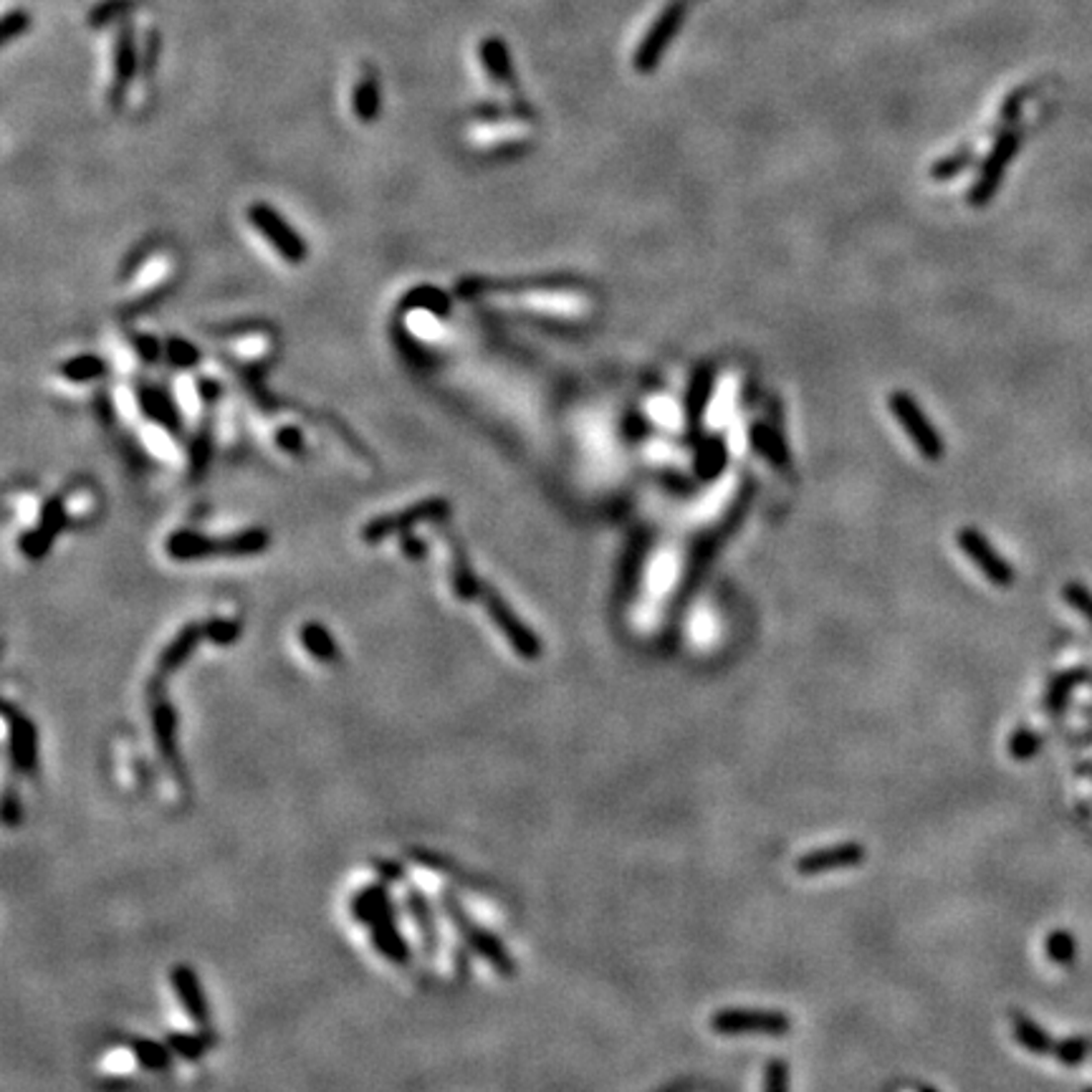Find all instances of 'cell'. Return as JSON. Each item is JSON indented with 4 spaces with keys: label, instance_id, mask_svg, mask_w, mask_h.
<instances>
[{
    "label": "cell",
    "instance_id": "obj_1",
    "mask_svg": "<svg viewBox=\"0 0 1092 1092\" xmlns=\"http://www.w3.org/2000/svg\"><path fill=\"white\" fill-rule=\"evenodd\" d=\"M357 921L367 923L373 928V944L378 946L379 954L384 956L392 964H407L410 961V951H407L405 938L397 933L395 918H392V905H389L387 890H382L379 885L367 887L352 903Z\"/></svg>",
    "mask_w": 1092,
    "mask_h": 1092
},
{
    "label": "cell",
    "instance_id": "obj_2",
    "mask_svg": "<svg viewBox=\"0 0 1092 1092\" xmlns=\"http://www.w3.org/2000/svg\"><path fill=\"white\" fill-rule=\"evenodd\" d=\"M269 544V534L266 532H253L235 534L228 539H210L201 537L195 532H178L172 534L170 542H167V554L172 559L188 561V559H201V556H246V554H258V551L266 549Z\"/></svg>",
    "mask_w": 1092,
    "mask_h": 1092
},
{
    "label": "cell",
    "instance_id": "obj_3",
    "mask_svg": "<svg viewBox=\"0 0 1092 1092\" xmlns=\"http://www.w3.org/2000/svg\"><path fill=\"white\" fill-rule=\"evenodd\" d=\"M688 6L686 0H668L663 11L655 16L652 26L647 29V34L642 36L640 46L635 48V58H632V66L640 74H650V71L658 69V63L663 61L665 51L670 48V43L675 41V36L681 34L683 24H686Z\"/></svg>",
    "mask_w": 1092,
    "mask_h": 1092
},
{
    "label": "cell",
    "instance_id": "obj_4",
    "mask_svg": "<svg viewBox=\"0 0 1092 1092\" xmlns=\"http://www.w3.org/2000/svg\"><path fill=\"white\" fill-rule=\"evenodd\" d=\"M443 908L448 910V918H451L453 926L458 928V933H461V938H463L465 944L473 949V954H478L480 959H486L488 964L501 973V976H514L516 973L514 959H511L506 946L501 944L493 933H488L486 928H480L478 923L470 921L468 915H465V910L461 908V903H458L453 895H443Z\"/></svg>",
    "mask_w": 1092,
    "mask_h": 1092
},
{
    "label": "cell",
    "instance_id": "obj_5",
    "mask_svg": "<svg viewBox=\"0 0 1092 1092\" xmlns=\"http://www.w3.org/2000/svg\"><path fill=\"white\" fill-rule=\"evenodd\" d=\"M711 1030L723 1037H784L792 1030V1019L767 1009H720L711 1017Z\"/></svg>",
    "mask_w": 1092,
    "mask_h": 1092
},
{
    "label": "cell",
    "instance_id": "obj_6",
    "mask_svg": "<svg viewBox=\"0 0 1092 1092\" xmlns=\"http://www.w3.org/2000/svg\"><path fill=\"white\" fill-rule=\"evenodd\" d=\"M887 407H890V412L900 423V428L905 430V435L913 441L915 451L921 453L926 461H938V458L944 456V441H941V435L936 433L931 420L923 415L918 402H915L908 392H892V395L887 397Z\"/></svg>",
    "mask_w": 1092,
    "mask_h": 1092
},
{
    "label": "cell",
    "instance_id": "obj_7",
    "mask_svg": "<svg viewBox=\"0 0 1092 1092\" xmlns=\"http://www.w3.org/2000/svg\"><path fill=\"white\" fill-rule=\"evenodd\" d=\"M1019 142H1022L1019 132H1004L999 139H996L989 157H986L981 170H978L976 183H973V188L968 190V203H971L973 208H984L986 203L994 198L1001 180H1004V172H1007L1009 162L1014 160V155H1017Z\"/></svg>",
    "mask_w": 1092,
    "mask_h": 1092
},
{
    "label": "cell",
    "instance_id": "obj_8",
    "mask_svg": "<svg viewBox=\"0 0 1092 1092\" xmlns=\"http://www.w3.org/2000/svg\"><path fill=\"white\" fill-rule=\"evenodd\" d=\"M478 597L483 600V605H486L488 615H491V620L496 623V628L501 630V632L506 635V640L511 642L516 655H521V658H527V660H537L539 655H542V642H539V637L534 635L527 625L521 623V620L511 613V607L506 605V602L501 600V597L488 587V584H480Z\"/></svg>",
    "mask_w": 1092,
    "mask_h": 1092
},
{
    "label": "cell",
    "instance_id": "obj_9",
    "mask_svg": "<svg viewBox=\"0 0 1092 1092\" xmlns=\"http://www.w3.org/2000/svg\"><path fill=\"white\" fill-rule=\"evenodd\" d=\"M248 220H251V223L271 240V246H274L281 256L287 258V261H292V264H301L303 258H306V243L298 238L296 230H294L292 225H289L271 206H266V203H253V206L248 208Z\"/></svg>",
    "mask_w": 1092,
    "mask_h": 1092
},
{
    "label": "cell",
    "instance_id": "obj_10",
    "mask_svg": "<svg viewBox=\"0 0 1092 1092\" xmlns=\"http://www.w3.org/2000/svg\"><path fill=\"white\" fill-rule=\"evenodd\" d=\"M956 542H959L961 551H964V554L976 564L978 572L984 574L991 584H996V587H1012L1014 579H1017L1012 564H1009V561L1004 559V556H1001L999 551H996L994 546H991V544L976 532V529L971 527L961 529Z\"/></svg>",
    "mask_w": 1092,
    "mask_h": 1092
},
{
    "label": "cell",
    "instance_id": "obj_11",
    "mask_svg": "<svg viewBox=\"0 0 1092 1092\" xmlns=\"http://www.w3.org/2000/svg\"><path fill=\"white\" fill-rule=\"evenodd\" d=\"M3 718L8 723V754H11L13 769L18 774H34L36 767H39V749H36L39 733H36V726L31 723V718H26L11 704H6V709H3Z\"/></svg>",
    "mask_w": 1092,
    "mask_h": 1092
},
{
    "label": "cell",
    "instance_id": "obj_12",
    "mask_svg": "<svg viewBox=\"0 0 1092 1092\" xmlns=\"http://www.w3.org/2000/svg\"><path fill=\"white\" fill-rule=\"evenodd\" d=\"M865 860V847L860 842H840V845L822 847L814 853H806L797 860V873L799 876H824L832 870L855 868Z\"/></svg>",
    "mask_w": 1092,
    "mask_h": 1092
},
{
    "label": "cell",
    "instance_id": "obj_13",
    "mask_svg": "<svg viewBox=\"0 0 1092 1092\" xmlns=\"http://www.w3.org/2000/svg\"><path fill=\"white\" fill-rule=\"evenodd\" d=\"M115 76H112V89H109V99L112 104H120L125 99L126 89L134 81L139 69V56H137V41H134L132 26H122L120 34L115 41Z\"/></svg>",
    "mask_w": 1092,
    "mask_h": 1092
},
{
    "label": "cell",
    "instance_id": "obj_14",
    "mask_svg": "<svg viewBox=\"0 0 1092 1092\" xmlns=\"http://www.w3.org/2000/svg\"><path fill=\"white\" fill-rule=\"evenodd\" d=\"M149 706H152V728H155L157 751L170 764L172 772H180L178 749H175V711H172L170 701L160 691L157 681H152V688H149Z\"/></svg>",
    "mask_w": 1092,
    "mask_h": 1092
},
{
    "label": "cell",
    "instance_id": "obj_15",
    "mask_svg": "<svg viewBox=\"0 0 1092 1092\" xmlns=\"http://www.w3.org/2000/svg\"><path fill=\"white\" fill-rule=\"evenodd\" d=\"M446 514H448L446 501L433 498V501H425V504L400 511V514H389V516H382V519H375L373 524H367V529L362 532V539H367V542H378V539H382L384 534L400 532V529H407L410 524H415V521L438 519V516H446Z\"/></svg>",
    "mask_w": 1092,
    "mask_h": 1092
},
{
    "label": "cell",
    "instance_id": "obj_16",
    "mask_svg": "<svg viewBox=\"0 0 1092 1092\" xmlns=\"http://www.w3.org/2000/svg\"><path fill=\"white\" fill-rule=\"evenodd\" d=\"M172 989L178 994L180 1004H183L185 1014L193 1019L198 1027H208L210 1024V1009H208V999L201 989V981L195 976V971L190 966H175L172 968Z\"/></svg>",
    "mask_w": 1092,
    "mask_h": 1092
},
{
    "label": "cell",
    "instance_id": "obj_17",
    "mask_svg": "<svg viewBox=\"0 0 1092 1092\" xmlns=\"http://www.w3.org/2000/svg\"><path fill=\"white\" fill-rule=\"evenodd\" d=\"M478 58L483 71H486L498 86L516 84L514 56H511V48L504 39H498V36H486V39L478 43Z\"/></svg>",
    "mask_w": 1092,
    "mask_h": 1092
},
{
    "label": "cell",
    "instance_id": "obj_18",
    "mask_svg": "<svg viewBox=\"0 0 1092 1092\" xmlns=\"http://www.w3.org/2000/svg\"><path fill=\"white\" fill-rule=\"evenodd\" d=\"M1090 681V670L1087 668H1069V670H1062V673H1057L1050 681V686H1047V693H1045V711L1050 718H1057V715H1062L1064 711H1067V704H1069V698H1072V693L1077 691V688L1082 686V683Z\"/></svg>",
    "mask_w": 1092,
    "mask_h": 1092
},
{
    "label": "cell",
    "instance_id": "obj_19",
    "mask_svg": "<svg viewBox=\"0 0 1092 1092\" xmlns=\"http://www.w3.org/2000/svg\"><path fill=\"white\" fill-rule=\"evenodd\" d=\"M749 438H751V446H754V451L759 453L764 461H769L774 468L784 470L787 465H790V461H792L790 448L784 446V438L777 433V430L772 428V425H767V423L751 425Z\"/></svg>",
    "mask_w": 1092,
    "mask_h": 1092
},
{
    "label": "cell",
    "instance_id": "obj_20",
    "mask_svg": "<svg viewBox=\"0 0 1092 1092\" xmlns=\"http://www.w3.org/2000/svg\"><path fill=\"white\" fill-rule=\"evenodd\" d=\"M382 107V94H379V81L375 74H362L352 92V112L362 125H373Z\"/></svg>",
    "mask_w": 1092,
    "mask_h": 1092
},
{
    "label": "cell",
    "instance_id": "obj_21",
    "mask_svg": "<svg viewBox=\"0 0 1092 1092\" xmlns=\"http://www.w3.org/2000/svg\"><path fill=\"white\" fill-rule=\"evenodd\" d=\"M1012 1030H1014V1040H1017L1027 1052L1054 1054V1045H1057V1042L1047 1035L1035 1019L1027 1017V1014L1012 1012Z\"/></svg>",
    "mask_w": 1092,
    "mask_h": 1092
},
{
    "label": "cell",
    "instance_id": "obj_22",
    "mask_svg": "<svg viewBox=\"0 0 1092 1092\" xmlns=\"http://www.w3.org/2000/svg\"><path fill=\"white\" fill-rule=\"evenodd\" d=\"M711 389H714V370H711V367H698L691 384H688V397H686V412L693 425H698L701 423V418H704V412L711 400Z\"/></svg>",
    "mask_w": 1092,
    "mask_h": 1092
},
{
    "label": "cell",
    "instance_id": "obj_23",
    "mask_svg": "<svg viewBox=\"0 0 1092 1092\" xmlns=\"http://www.w3.org/2000/svg\"><path fill=\"white\" fill-rule=\"evenodd\" d=\"M407 908H410L412 921H415V926H418L420 938H423L428 954H435V949H438V926H435L433 910H430L428 900L420 895L418 887H412V890L407 892Z\"/></svg>",
    "mask_w": 1092,
    "mask_h": 1092
},
{
    "label": "cell",
    "instance_id": "obj_24",
    "mask_svg": "<svg viewBox=\"0 0 1092 1092\" xmlns=\"http://www.w3.org/2000/svg\"><path fill=\"white\" fill-rule=\"evenodd\" d=\"M203 635H208L206 625H193V628L183 630V632L170 642L165 655H162L160 670H175L183 660H188L190 652L195 650V645H198V640H201Z\"/></svg>",
    "mask_w": 1092,
    "mask_h": 1092
},
{
    "label": "cell",
    "instance_id": "obj_25",
    "mask_svg": "<svg viewBox=\"0 0 1092 1092\" xmlns=\"http://www.w3.org/2000/svg\"><path fill=\"white\" fill-rule=\"evenodd\" d=\"M728 461V451H726V443L720 441L718 435H714V438H709V441L704 443V446L698 448V456H696V470L698 475L704 480H711L715 478V475L723 470V465H726Z\"/></svg>",
    "mask_w": 1092,
    "mask_h": 1092
},
{
    "label": "cell",
    "instance_id": "obj_26",
    "mask_svg": "<svg viewBox=\"0 0 1092 1092\" xmlns=\"http://www.w3.org/2000/svg\"><path fill=\"white\" fill-rule=\"evenodd\" d=\"M139 0H99L97 6L89 11V16H86V24H89V29L99 31V29H107L109 24H115V21H122V18H126L129 13L137 8Z\"/></svg>",
    "mask_w": 1092,
    "mask_h": 1092
},
{
    "label": "cell",
    "instance_id": "obj_27",
    "mask_svg": "<svg viewBox=\"0 0 1092 1092\" xmlns=\"http://www.w3.org/2000/svg\"><path fill=\"white\" fill-rule=\"evenodd\" d=\"M1045 951H1047V959L1052 961V964H1057V966H1069L1077 956V941L1069 931L1057 928V931H1052L1050 936H1047Z\"/></svg>",
    "mask_w": 1092,
    "mask_h": 1092
},
{
    "label": "cell",
    "instance_id": "obj_28",
    "mask_svg": "<svg viewBox=\"0 0 1092 1092\" xmlns=\"http://www.w3.org/2000/svg\"><path fill=\"white\" fill-rule=\"evenodd\" d=\"M301 642L306 645V650L314 655V658L319 660H334V655H337V645H334L332 635L326 632L321 625H303L301 628Z\"/></svg>",
    "mask_w": 1092,
    "mask_h": 1092
},
{
    "label": "cell",
    "instance_id": "obj_29",
    "mask_svg": "<svg viewBox=\"0 0 1092 1092\" xmlns=\"http://www.w3.org/2000/svg\"><path fill=\"white\" fill-rule=\"evenodd\" d=\"M1042 736L1030 726H1019L1009 738V756L1017 761H1030L1040 754Z\"/></svg>",
    "mask_w": 1092,
    "mask_h": 1092
},
{
    "label": "cell",
    "instance_id": "obj_30",
    "mask_svg": "<svg viewBox=\"0 0 1092 1092\" xmlns=\"http://www.w3.org/2000/svg\"><path fill=\"white\" fill-rule=\"evenodd\" d=\"M971 162H973L971 149H959V152H954V155L941 157V160H938L936 165L931 167V178L933 180H951V178H956L959 172L966 170Z\"/></svg>",
    "mask_w": 1092,
    "mask_h": 1092
},
{
    "label": "cell",
    "instance_id": "obj_31",
    "mask_svg": "<svg viewBox=\"0 0 1092 1092\" xmlns=\"http://www.w3.org/2000/svg\"><path fill=\"white\" fill-rule=\"evenodd\" d=\"M1087 1052H1090V1045L1082 1037H1067V1040H1059L1054 1045V1057L1062 1064H1067V1067L1080 1064L1087 1057Z\"/></svg>",
    "mask_w": 1092,
    "mask_h": 1092
},
{
    "label": "cell",
    "instance_id": "obj_32",
    "mask_svg": "<svg viewBox=\"0 0 1092 1092\" xmlns=\"http://www.w3.org/2000/svg\"><path fill=\"white\" fill-rule=\"evenodd\" d=\"M1062 597L1069 607H1075L1077 613L1092 625V592L1080 582H1067L1062 589Z\"/></svg>",
    "mask_w": 1092,
    "mask_h": 1092
},
{
    "label": "cell",
    "instance_id": "obj_33",
    "mask_svg": "<svg viewBox=\"0 0 1092 1092\" xmlns=\"http://www.w3.org/2000/svg\"><path fill=\"white\" fill-rule=\"evenodd\" d=\"M134 1052H137L139 1062L149 1069H162L170 1064V1052H167L162 1045H157V1042H149V1040L137 1042V1045H134Z\"/></svg>",
    "mask_w": 1092,
    "mask_h": 1092
},
{
    "label": "cell",
    "instance_id": "obj_34",
    "mask_svg": "<svg viewBox=\"0 0 1092 1092\" xmlns=\"http://www.w3.org/2000/svg\"><path fill=\"white\" fill-rule=\"evenodd\" d=\"M29 29H31V13L21 11V8H18V11L6 13V18H3V31H0V39H3V43H11L13 39L24 36Z\"/></svg>",
    "mask_w": 1092,
    "mask_h": 1092
},
{
    "label": "cell",
    "instance_id": "obj_35",
    "mask_svg": "<svg viewBox=\"0 0 1092 1092\" xmlns=\"http://www.w3.org/2000/svg\"><path fill=\"white\" fill-rule=\"evenodd\" d=\"M104 373V365L94 357H81V360H71L69 365H63V375L71 379H89L97 378Z\"/></svg>",
    "mask_w": 1092,
    "mask_h": 1092
},
{
    "label": "cell",
    "instance_id": "obj_36",
    "mask_svg": "<svg viewBox=\"0 0 1092 1092\" xmlns=\"http://www.w3.org/2000/svg\"><path fill=\"white\" fill-rule=\"evenodd\" d=\"M170 1045L172 1050L178 1054H183L185 1059H195V1057H201L203 1052L208 1050V1040H203V1037H170Z\"/></svg>",
    "mask_w": 1092,
    "mask_h": 1092
},
{
    "label": "cell",
    "instance_id": "obj_37",
    "mask_svg": "<svg viewBox=\"0 0 1092 1092\" xmlns=\"http://www.w3.org/2000/svg\"><path fill=\"white\" fill-rule=\"evenodd\" d=\"M21 819V801L16 799V795H13V790L8 787L6 790V797H3V822L8 824V827H13V824Z\"/></svg>",
    "mask_w": 1092,
    "mask_h": 1092
},
{
    "label": "cell",
    "instance_id": "obj_38",
    "mask_svg": "<svg viewBox=\"0 0 1092 1092\" xmlns=\"http://www.w3.org/2000/svg\"><path fill=\"white\" fill-rule=\"evenodd\" d=\"M206 630H208V635L217 642L233 640L235 632H238V628H235L233 623H212V625H206Z\"/></svg>",
    "mask_w": 1092,
    "mask_h": 1092
},
{
    "label": "cell",
    "instance_id": "obj_39",
    "mask_svg": "<svg viewBox=\"0 0 1092 1092\" xmlns=\"http://www.w3.org/2000/svg\"><path fill=\"white\" fill-rule=\"evenodd\" d=\"M170 355H172V360L183 362V365H185V357H190V360H195V357H198V355H195L193 347H185V342L183 344H180V342L172 344Z\"/></svg>",
    "mask_w": 1092,
    "mask_h": 1092
},
{
    "label": "cell",
    "instance_id": "obj_40",
    "mask_svg": "<svg viewBox=\"0 0 1092 1092\" xmlns=\"http://www.w3.org/2000/svg\"><path fill=\"white\" fill-rule=\"evenodd\" d=\"M1077 772L1082 774V777H1090L1092 779V764H1080V769Z\"/></svg>",
    "mask_w": 1092,
    "mask_h": 1092
},
{
    "label": "cell",
    "instance_id": "obj_41",
    "mask_svg": "<svg viewBox=\"0 0 1092 1092\" xmlns=\"http://www.w3.org/2000/svg\"><path fill=\"white\" fill-rule=\"evenodd\" d=\"M1077 744H1092V731L1082 733V736H1080V738H1077Z\"/></svg>",
    "mask_w": 1092,
    "mask_h": 1092
},
{
    "label": "cell",
    "instance_id": "obj_42",
    "mask_svg": "<svg viewBox=\"0 0 1092 1092\" xmlns=\"http://www.w3.org/2000/svg\"><path fill=\"white\" fill-rule=\"evenodd\" d=\"M923 1092H938V1090H933V1087H926V1090H923Z\"/></svg>",
    "mask_w": 1092,
    "mask_h": 1092
},
{
    "label": "cell",
    "instance_id": "obj_43",
    "mask_svg": "<svg viewBox=\"0 0 1092 1092\" xmlns=\"http://www.w3.org/2000/svg\"><path fill=\"white\" fill-rule=\"evenodd\" d=\"M670 1092H683V1090H670Z\"/></svg>",
    "mask_w": 1092,
    "mask_h": 1092
}]
</instances>
